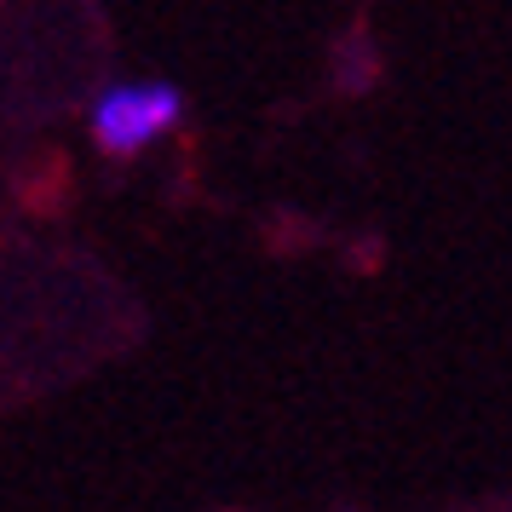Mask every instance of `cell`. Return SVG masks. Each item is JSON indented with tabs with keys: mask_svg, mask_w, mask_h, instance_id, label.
I'll use <instances>...</instances> for the list:
<instances>
[{
	"mask_svg": "<svg viewBox=\"0 0 512 512\" xmlns=\"http://www.w3.org/2000/svg\"><path fill=\"white\" fill-rule=\"evenodd\" d=\"M179 110H185L179 87H167V81H127V87L98 93L93 139L104 144L110 156H133V150H144L150 139H162L167 127L179 121Z\"/></svg>",
	"mask_w": 512,
	"mask_h": 512,
	"instance_id": "cell-1",
	"label": "cell"
}]
</instances>
